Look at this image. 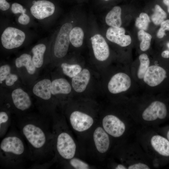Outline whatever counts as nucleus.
<instances>
[{
  "label": "nucleus",
  "instance_id": "a19ab883",
  "mask_svg": "<svg viewBox=\"0 0 169 169\" xmlns=\"http://www.w3.org/2000/svg\"><path fill=\"white\" fill-rule=\"evenodd\" d=\"M167 139L169 141V130L168 131L167 133Z\"/></svg>",
  "mask_w": 169,
  "mask_h": 169
},
{
  "label": "nucleus",
  "instance_id": "a211bd4d",
  "mask_svg": "<svg viewBox=\"0 0 169 169\" xmlns=\"http://www.w3.org/2000/svg\"><path fill=\"white\" fill-rule=\"evenodd\" d=\"M90 78V73L87 69H84L72 79V85L74 90L80 93L86 89Z\"/></svg>",
  "mask_w": 169,
  "mask_h": 169
},
{
  "label": "nucleus",
  "instance_id": "aec40b11",
  "mask_svg": "<svg viewBox=\"0 0 169 169\" xmlns=\"http://www.w3.org/2000/svg\"><path fill=\"white\" fill-rule=\"evenodd\" d=\"M71 90L70 85L65 79H56L51 82V92L53 95L59 94H67L70 92Z\"/></svg>",
  "mask_w": 169,
  "mask_h": 169
},
{
  "label": "nucleus",
  "instance_id": "e433bc0d",
  "mask_svg": "<svg viewBox=\"0 0 169 169\" xmlns=\"http://www.w3.org/2000/svg\"><path fill=\"white\" fill-rule=\"evenodd\" d=\"M165 34V31L160 28L157 32V36L158 38H161L164 37Z\"/></svg>",
  "mask_w": 169,
  "mask_h": 169
},
{
  "label": "nucleus",
  "instance_id": "9b49d317",
  "mask_svg": "<svg viewBox=\"0 0 169 169\" xmlns=\"http://www.w3.org/2000/svg\"><path fill=\"white\" fill-rule=\"evenodd\" d=\"M92 47L96 59L100 61L106 60L110 55L108 44L104 38L97 34L91 38Z\"/></svg>",
  "mask_w": 169,
  "mask_h": 169
},
{
  "label": "nucleus",
  "instance_id": "393cba45",
  "mask_svg": "<svg viewBox=\"0 0 169 169\" xmlns=\"http://www.w3.org/2000/svg\"><path fill=\"white\" fill-rule=\"evenodd\" d=\"M61 67L63 73L70 78H73L82 70L80 65L78 64H69L66 63L61 64Z\"/></svg>",
  "mask_w": 169,
  "mask_h": 169
},
{
  "label": "nucleus",
  "instance_id": "ddd939ff",
  "mask_svg": "<svg viewBox=\"0 0 169 169\" xmlns=\"http://www.w3.org/2000/svg\"><path fill=\"white\" fill-rule=\"evenodd\" d=\"M93 139L98 152L104 154L108 151L110 145V138L102 127L98 126L95 128L93 134Z\"/></svg>",
  "mask_w": 169,
  "mask_h": 169
},
{
  "label": "nucleus",
  "instance_id": "ea45409f",
  "mask_svg": "<svg viewBox=\"0 0 169 169\" xmlns=\"http://www.w3.org/2000/svg\"><path fill=\"white\" fill-rule=\"evenodd\" d=\"M164 3L167 7V10L169 13V0H163Z\"/></svg>",
  "mask_w": 169,
  "mask_h": 169
},
{
  "label": "nucleus",
  "instance_id": "412c9836",
  "mask_svg": "<svg viewBox=\"0 0 169 169\" xmlns=\"http://www.w3.org/2000/svg\"><path fill=\"white\" fill-rule=\"evenodd\" d=\"M15 65L17 68L24 66L28 74H33L36 70L32 60L31 56L27 54H23L19 57L16 59L15 61Z\"/></svg>",
  "mask_w": 169,
  "mask_h": 169
},
{
  "label": "nucleus",
  "instance_id": "6ab92c4d",
  "mask_svg": "<svg viewBox=\"0 0 169 169\" xmlns=\"http://www.w3.org/2000/svg\"><path fill=\"white\" fill-rule=\"evenodd\" d=\"M121 14V7L118 6L114 7L106 16V23L111 27H120L122 24Z\"/></svg>",
  "mask_w": 169,
  "mask_h": 169
},
{
  "label": "nucleus",
  "instance_id": "6e6552de",
  "mask_svg": "<svg viewBox=\"0 0 169 169\" xmlns=\"http://www.w3.org/2000/svg\"><path fill=\"white\" fill-rule=\"evenodd\" d=\"M25 38V34L23 31L14 27H8L2 34L1 43L5 49H12L21 45Z\"/></svg>",
  "mask_w": 169,
  "mask_h": 169
},
{
  "label": "nucleus",
  "instance_id": "b1692460",
  "mask_svg": "<svg viewBox=\"0 0 169 169\" xmlns=\"http://www.w3.org/2000/svg\"><path fill=\"white\" fill-rule=\"evenodd\" d=\"M138 37L141 41L140 44V50L146 51L150 48L152 38L151 35L143 30H140L138 33Z\"/></svg>",
  "mask_w": 169,
  "mask_h": 169
},
{
  "label": "nucleus",
  "instance_id": "dca6fc26",
  "mask_svg": "<svg viewBox=\"0 0 169 169\" xmlns=\"http://www.w3.org/2000/svg\"><path fill=\"white\" fill-rule=\"evenodd\" d=\"M150 144L153 149L160 155L169 156V141L166 138L159 135L152 136Z\"/></svg>",
  "mask_w": 169,
  "mask_h": 169
},
{
  "label": "nucleus",
  "instance_id": "c756f323",
  "mask_svg": "<svg viewBox=\"0 0 169 169\" xmlns=\"http://www.w3.org/2000/svg\"><path fill=\"white\" fill-rule=\"evenodd\" d=\"M11 67L8 64L2 66L0 67V83L5 80L8 76L10 73Z\"/></svg>",
  "mask_w": 169,
  "mask_h": 169
},
{
  "label": "nucleus",
  "instance_id": "c85d7f7f",
  "mask_svg": "<svg viewBox=\"0 0 169 169\" xmlns=\"http://www.w3.org/2000/svg\"><path fill=\"white\" fill-rule=\"evenodd\" d=\"M68 161L69 165L75 169H88L89 168L88 164L74 157Z\"/></svg>",
  "mask_w": 169,
  "mask_h": 169
},
{
  "label": "nucleus",
  "instance_id": "9d476101",
  "mask_svg": "<svg viewBox=\"0 0 169 169\" xmlns=\"http://www.w3.org/2000/svg\"><path fill=\"white\" fill-rule=\"evenodd\" d=\"M30 8L32 14L36 18L42 19L52 15L55 10L53 2L48 0H33Z\"/></svg>",
  "mask_w": 169,
  "mask_h": 169
},
{
  "label": "nucleus",
  "instance_id": "4be33fe9",
  "mask_svg": "<svg viewBox=\"0 0 169 169\" xmlns=\"http://www.w3.org/2000/svg\"><path fill=\"white\" fill-rule=\"evenodd\" d=\"M46 49V46L42 44H38L32 49V52L33 54L32 59L36 68H40L42 66L44 61V55Z\"/></svg>",
  "mask_w": 169,
  "mask_h": 169
},
{
  "label": "nucleus",
  "instance_id": "79ce46f5",
  "mask_svg": "<svg viewBox=\"0 0 169 169\" xmlns=\"http://www.w3.org/2000/svg\"><path fill=\"white\" fill-rule=\"evenodd\" d=\"M167 46L168 48L169 49V42H168L167 44Z\"/></svg>",
  "mask_w": 169,
  "mask_h": 169
},
{
  "label": "nucleus",
  "instance_id": "7c9ffc66",
  "mask_svg": "<svg viewBox=\"0 0 169 169\" xmlns=\"http://www.w3.org/2000/svg\"><path fill=\"white\" fill-rule=\"evenodd\" d=\"M11 8L12 12L14 14L25 13L26 11L22 5L17 3H13L12 4Z\"/></svg>",
  "mask_w": 169,
  "mask_h": 169
},
{
  "label": "nucleus",
  "instance_id": "a878e982",
  "mask_svg": "<svg viewBox=\"0 0 169 169\" xmlns=\"http://www.w3.org/2000/svg\"><path fill=\"white\" fill-rule=\"evenodd\" d=\"M166 14L161 6L158 4L155 6L154 12L151 17V20L154 24H161L166 18Z\"/></svg>",
  "mask_w": 169,
  "mask_h": 169
},
{
  "label": "nucleus",
  "instance_id": "4c0bfd02",
  "mask_svg": "<svg viewBox=\"0 0 169 169\" xmlns=\"http://www.w3.org/2000/svg\"><path fill=\"white\" fill-rule=\"evenodd\" d=\"M161 56L164 58H169V50H166L162 51L161 53Z\"/></svg>",
  "mask_w": 169,
  "mask_h": 169
},
{
  "label": "nucleus",
  "instance_id": "58836bf2",
  "mask_svg": "<svg viewBox=\"0 0 169 169\" xmlns=\"http://www.w3.org/2000/svg\"><path fill=\"white\" fill-rule=\"evenodd\" d=\"M116 169H127V167L122 164L117 165L115 168Z\"/></svg>",
  "mask_w": 169,
  "mask_h": 169
},
{
  "label": "nucleus",
  "instance_id": "2f4dec72",
  "mask_svg": "<svg viewBox=\"0 0 169 169\" xmlns=\"http://www.w3.org/2000/svg\"><path fill=\"white\" fill-rule=\"evenodd\" d=\"M127 169H149L147 164L141 162H137L131 164L127 166Z\"/></svg>",
  "mask_w": 169,
  "mask_h": 169
},
{
  "label": "nucleus",
  "instance_id": "7ed1b4c3",
  "mask_svg": "<svg viewBox=\"0 0 169 169\" xmlns=\"http://www.w3.org/2000/svg\"><path fill=\"white\" fill-rule=\"evenodd\" d=\"M52 127L54 137L55 151L63 160L66 161L74 157L76 145L67 130L59 120H52Z\"/></svg>",
  "mask_w": 169,
  "mask_h": 169
},
{
  "label": "nucleus",
  "instance_id": "cd10ccee",
  "mask_svg": "<svg viewBox=\"0 0 169 169\" xmlns=\"http://www.w3.org/2000/svg\"><path fill=\"white\" fill-rule=\"evenodd\" d=\"M150 22L148 15L146 13H142L140 14L139 17L136 18L135 25L139 29L145 31L147 29Z\"/></svg>",
  "mask_w": 169,
  "mask_h": 169
},
{
  "label": "nucleus",
  "instance_id": "20e7f679",
  "mask_svg": "<svg viewBox=\"0 0 169 169\" xmlns=\"http://www.w3.org/2000/svg\"><path fill=\"white\" fill-rule=\"evenodd\" d=\"M108 89L112 94L127 92L132 97L140 93V90L131 69L127 72H119L113 75L108 82Z\"/></svg>",
  "mask_w": 169,
  "mask_h": 169
},
{
  "label": "nucleus",
  "instance_id": "f8f14e48",
  "mask_svg": "<svg viewBox=\"0 0 169 169\" xmlns=\"http://www.w3.org/2000/svg\"><path fill=\"white\" fill-rule=\"evenodd\" d=\"M125 30L122 27L109 28L107 30L106 37L107 39L122 47L130 45L131 42V36L125 34Z\"/></svg>",
  "mask_w": 169,
  "mask_h": 169
},
{
  "label": "nucleus",
  "instance_id": "f03ea898",
  "mask_svg": "<svg viewBox=\"0 0 169 169\" xmlns=\"http://www.w3.org/2000/svg\"><path fill=\"white\" fill-rule=\"evenodd\" d=\"M17 133L12 132L2 140L0 144V162L8 168H20L28 159H31L29 150Z\"/></svg>",
  "mask_w": 169,
  "mask_h": 169
},
{
  "label": "nucleus",
  "instance_id": "473e14b6",
  "mask_svg": "<svg viewBox=\"0 0 169 169\" xmlns=\"http://www.w3.org/2000/svg\"><path fill=\"white\" fill-rule=\"evenodd\" d=\"M18 78L17 75L10 73L5 80L6 85L8 86L13 85L15 82L17 80Z\"/></svg>",
  "mask_w": 169,
  "mask_h": 169
},
{
  "label": "nucleus",
  "instance_id": "f257e3e1",
  "mask_svg": "<svg viewBox=\"0 0 169 169\" xmlns=\"http://www.w3.org/2000/svg\"><path fill=\"white\" fill-rule=\"evenodd\" d=\"M49 120L28 116L18 120L17 126L27 142L31 160L41 161L55 151Z\"/></svg>",
  "mask_w": 169,
  "mask_h": 169
},
{
  "label": "nucleus",
  "instance_id": "4468645a",
  "mask_svg": "<svg viewBox=\"0 0 169 169\" xmlns=\"http://www.w3.org/2000/svg\"><path fill=\"white\" fill-rule=\"evenodd\" d=\"M138 59V64L131 66V70L133 78L139 86L151 62L148 55L145 53L141 54Z\"/></svg>",
  "mask_w": 169,
  "mask_h": 169
},
{
  "label": "nucleus",
  "instance_id": "bb28decb",
  "mask_svg": "<svg viewBox=\"0 0 169 169\" xmlns=\"http://www.w3.org/2000/svg\"><path fill=\"white\" fill-rule=\"evenodd\" d=\"M9 115L5 111L0 112V137L5 135L11 124Z\"/></svg>",
  "mask_w": 169,
  "mask_h": 169
},
{
  "label": "nucleus",
  "instance_id": "5701e85b",
  "mask_svg": "<svg viewBox=\"0 0 169 169\" xmlns=\"http://www.w3.org/2000/svg\"><path fill=\"white\" fill-rule=\"evenodd\" d=\"M84 36V32L82 28L79 27H75L72 29L70 32V41L74 47H80L83 44Z\"/></svg>",
  "mask_w": 169,
  "mask_h": 169
},
{
  "label": "nucleus",
  "instance_id": "423d86ee",
  "mask_svg": "<svg viewBox=\"0 0 169 169\" xmlns=\"http://www.w3.org/2000/svg\"><path fill=\"white\" fill-rule=\"evenodd\" d=\"M72 28V25L69 23L64 24L61 27L54 45V53L56 57L61 58L66 54L70 42L69 33Z\"/></svg>",
  "mask_w": 169,
  "mask_h": 169
},
{
  "label": "nucleus",
  "instance_id": "c9c22d12",
  "mask_svg": "<svg viewBox=\"0 0 169 169\" xmlns=\"http://www.w3.org/2000/svg\"><path fill=\"white\" fill-rule=\"evenodd\" d=\"M164 31H169V19L164 21L161 24V28Z\"/></svg>",
  "mask_w": 169,
  "mask_h": 169
},
{
  "label": "nucleus",
  "instance_id": "f3484780",
  "mask_svg": "<svg viewBox=\"0 0 169 169\" xmlns=\"http://www.w3.org/2000/svg\"><path fill=\"white\" fill-rule=\"evenodd\" d=\"M51 82L50 80L45 79L37 82L33 86V94L40 98L45 100H49L51 96Z\"/></svg>",
  "mask_w": 169,
  "mask_h": 169
},
{
  "label": "nucleus",
  "instance_id": "72a5a7b5",
  "mask_svg": "<svg viewBox=\"0 0 169 169\" xmlns=\"http://www.w3.org/2000/svg\"><path fill=\"white\" fill-rule=\"evenodd\" d=\"M18 20L20 23L23 25H27L29 22L30 18L27 14L23 13L18 17Z\"/></svg>",
  "mask_w": 169,
  "mask_h": 169
},
{
  "label": "nucleus",
  "instance_id": "1a4fd4ad",
  "mask_svg": "<svg viewBox=\"0 0 169 169\" xmlns=\"http://www.w3.org/2000/svg\"><path fill=\"white\" fill-rule=\"evenodd\" d=\"M69 120L72 128L79 132L89 130L94 122V120L92 116L79 111H74L71 113Z\"/></svg>",
  "mask_w": 169,
  "mask_h": 169
},
{
  "label": "nucleus",
  "instance_id": "0eeeda50",
  "mask_svg": "<svg viewBox=\"0 0 169 169\" xmlns=\"http://www.w3.org/2000/svg\"><path fill=\"white\" fill-rule=\"evenodd\" d=\"M102 127L109 135L114 138H119L126 130L125 123L119 117L113 114H108L102 120Z\"/></svg>",
  "mask_w": 169,
  "mask_h": 169
},
{
  "label": "nucleus",
  "instance_id": "39448f33",
  "mask_svg": "<svg viewBox=\"0 0 169 169\" xmlns=\"http://www.w3.org/2000/svg\"><path fill=\"white\" fill-rule=\"evenodd\" d=\"M149 94V101L139 108L141 117L144 121L151 122L163 120L166 116L167 110L163 102L155 99V95Z\"/></svg>",
  "mask_w": 169,
  "mask_h": 169
},
{
  "label": "nucleus",
  "instance_id": "37998d69",
  "mask_svg": "<svg viewBox=\"0 0 169 169\" xmlns=\"http://www.w3.org/2000/svg\"><path fill=\"white\" fill-rule=\"evenodd\" d=\"M103 1H110L111 0H102Z\"/></svg>",
  "mask_w": 169,
  "mask_h": 169
},
{
  "label": "nucleus",
  "instance_id": "f704fd0d",
  "mask_svg": "<svg viewBox=\"0 0 169 169\" xmlns=\"http://www.w3.org/2000/svg\"><path fill=\"white\" fill-rule=\"evenodd\" d=\"M10 5L6 0H0V9L3 11L8 10L10 8Z\"/></svg>",
  "mask_w": 169,
  "mask_h": 169
},
{
  "label": "nucleus",
  "instance_id": "2eb2a0df",
  "mask_svg": "<svg viewBox=\"0 0 169 169\" xmlns=\"http://www.w3.org/2000/svg\"><path fill=\"white\" fill-rule=\"evenodd\" d=\"M11 97L13 104L18 110L24 111L31 106L32 102L28 95L21 89H17L12 92Z\"/></svg>",
  "mask_w": 169,
  "mask_h": 169
}]
</instances>
